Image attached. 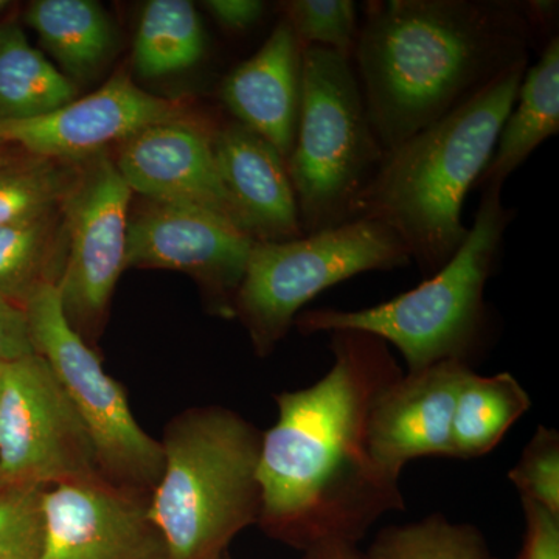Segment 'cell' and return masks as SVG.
<instances>
[{
    "label": "cell",
    "mask_w": 559,
    "mask_h": 559,
    "mask_svg": "<svg viewBox=\"0 0 559 559\" xmlns=\"http://www.w3.org/2000/svg\"><path fill=\"white\" fill-rule=\"evenodd\" d=\"M384 157L353 61L305 47L299 123L286 162L304 235L355 221L356 202Z\"/></svg>",
    "instance_id": "8992f818"
},
{
    "label": "cell",
    "mask_w": 559,
    "mask_h": 559,
    "mask_svg": "<svg viewBox=\"0 0 559 559\" xmlns=\"http://www.w3.org/2000/svg\"><path fill=\"white\" fill-rule=\"evenodd\" d=\"M79 412L40 355L7 364L0 382V488L102 476Z\"/></svg>",
    "instance_id": "9c48e42d"
},
{
    "label": "cell",
    "mask_w": 559,
    "mask_h": 559,
    "mask_svg": "<svg viewBox=\"0 0 559 559\" xmlns=\"http://www.w3.org/2000/svg\"><path fill=\"white\" fill-rule=\"evenodd\" d=\"M79 171L44 157L0 168V227L60 207Z\"/></svg>",
    "instance_id": "d4e9b609"
},
{
    "label": "cell",
    "mask_w": 559,
    "mask_h": 559,
    "mask_svg": "<svg viewBox=\"0 0 559 559\" xmlns=\"http://www.w3.org/2000/svg\"><path fill=\"white\" fill-rule=\"evenodd\" d=\"M210 559H216V557L215 558H210Z\"/></svg>",
    "instance_id": "d590c367"
},
{
    "label": "cell",
    "mask_w": 559,
    "mask_h": 559,
    "mask_svg": "<svg viewBox=\"0 0 559 559\" xmlns=\"http://www.w3.org/2000/svg\"><path fill=\"white\" fill-rule=\"evenodd\" d=\"M366 559H488L479 530L441 514L382 530Z\"/></svg>",
    "instance_id": "cb8c5ba5"
},
{
    "label": "cell",
    "mask_w": 559,
    "mask_h": 559,
    "mask_svg": "<svg viewBox=\"0 0 559 559\" xmlns=\"http://www.w3.org/2000/svg\"><path fill=\"white\" fill-rule=\"evenodd\" d=\"M24 310L36 352L79 412L103 473L128 487H156L164 468L162 444L140 428L124 390L70 325L57 283L40 285L25 301Z\"/></svg>",
    "instance_id": "ba28073f"
},
{
    "label": "cell",
    "mask_w": 559,
    "mask_h": 559,
    "mask_svg": "<svg viewBox=\"0 0 559 559\" xmlns=\"http://www.w3.org/2000/svg\"><path fill=\"white\" fill-rule=\"evenodd\" d=\"M207 36L197 7L187 0H151L134 39L135 72L162 79L194 68L205 57Z\"/></svg>",
    "instance_id": "7402d4cb"
},
{
    "label": "cell",
    "mask_w": 559,
    "mask_h": 559,
    "mask_svg": "<svg viewBox=\"0 0 559 559\" xmlns=\"http://www.w3.org/2000/svg\"><path fill=\"white\" fill-rule=\"evenodd\" d=\"M521 500L538 503L559 518V433L539 426L509 474Z\"/></svg>",
    "instance_id": "4316f807"
},
{
    "label": "cell",
    "mask_w": 559,
    "mask_h": 559,
    "mask_svg": "<svg viewBox=\"0 0 559 559\" xmlns=\"http://www.w3.org/2000/svg\"><path fill=\"white\" fill-rule=\"evenodd\" d=\"M43 488H0V559H39Z\"/></svg>",
    "instance_id": "83f0119b"
},
{
    "label": "cell",
    "mask_w": 559,
    "mask_h": 559,
    "mask_svg": "<svg viewBox=\"0 0 559 559\" xmlns=\"http://www.w3.org/2000/svg\"><path fill=\"white\" fill-rule=\"evenodd\" d=\"M260 432L226 407L187 411L165 430L148 516L170 559H210L260 520Z\"/></svg>",
    "instance_id": "277c9868"
},
{
    "label": "cell",
    "mask_w": 559,
    "mask_h": 559,
    "mask_svg": "<svg viewBox=\"0 0 559 559\" xmlns=\"http://www.w3.org/2000/svg\"><path fill=\"white\" fill-rule=\"evenodd\" d=\"M516 210L502 202V189L481 190L468 237L454 259L417 288L364 310H310L297 316L301 334L353 330L393 345L406 373L447 360L468 364L489 333L485 288L498 266L503 238Z\"/></svg>",
    "instance_id": "5b68a950"
},
{
    "label": "cell",
    "mask_w": 559,
    "mask_h": 559,
    "mask_svg": "<svg viewBox=\"0 0 559 559\" xmlns=\"http://www.w3.org/2000/svg\"><path fill=\"white\" fill-rule=\"evenodd\" d=\"M353 68L384 153H392L528 64L536 39L521 0H370Z\"/></svg>",
    "instance_id": "7a4b0ae2"
},
{
    "label": "cell",
    "mask_w": 559,
    "mask_h": 559,
    "mask_svg": "<svg viewBox=\"0 0 559 559\" xmlns=\"http://www.w3.org/2000/svg\"><path fill=\"white\" fill-rule=\"evenodd\" d=\"M221 179L255 241L304 237L296 194L282 154L235 119L210 124Z\"/></svg>",
    "instance_id": "2e32d148"
},
{
    "label": "cell",
    "mask_w": 559,
    "mask_h": 559,
    "mask_svg": "<svg viewBox=\"0 0 559 559\" xmlns=\"http://www.w3.org/2000/svg\"><path fill=\"white\" fill-rule=\"evenodd\" d=\"M412 263L409 250L384 224L355 219L288 241H255L234 304L257 353L270 355L301 308L323 290L373 271Z\"/></svg>",
    "instance_id": "52a82bcc"
},
{
    "label": "cell",
    "mask_w": 559,
    "mask_h": 559,
    "mask_svg": "<svg viewBox=\"0 0 559 559\" xmlns=\"http://www.w3.org/2000/svg\"><path fill=\"white\" fill-rule=\"evenodd\" d=\"M114 164L132 193L215 213L250 235L221 179L207 121L176 120L145 128L121 145Z\"/></svg>",
    "instance_id": "5bb4252c"
},
{
    "label": "cell",
    "mask_w": 559,
    "mask_h": 559,
    "mask_svg": "<svg viewBox=\"0 0 559 559\" xmlns=\"http://www.w3.org/2000/svg\"><path fill=\"white\" fill-rule=\"evenodd\" d=\"M559 131V38L527 69L516 102L499 132L495 153L474 189H502L507 179Z\"/></svg>",
    "instance_id": "ac0fdd59"
},
{
    "label": "cell",
    "mask_w": 559,
    "mask_h": 559,
    "mask_svg": "<svg viewBox=\"0 0 559 559\" xmlns=\"http://www.w3.org/2000/svg\"><path fill=\"white\" fill-rule=\"evenodd\" d=\"M132 191L106 154L84 162L62 201L66 252L57 286L62 310L81 336L94 330L127 270Z\"/></svg>",
    "instance_id": "30bf717a"
},
{
    "label": "cell",
    "mask_w": 559,
    "mask_h": 559,
    "mask_svg": "<svg viewBox=\"0 0 559 559\" xmlns=\"http://www.w3.org/2000/svg\"><path fill=\"white\" fill-rule=\"evenodd\" d=\"M39 559H170L148 506L105 477L43 491Z\"/></svg>",
    "instance_id": "4fadbf2b"
},
{
    "label": "cell",
    "mask_w": 559,
    "mask_h": 559,
    "mask_svg": "<svg viewBox=\"0 0 559 559\" xmlns=\"http://www.w3.org/2000/svg\"><path fill=\"white\" fill-rule=\"evenodd\" d=\"M530 406L528 393L510 373L481 377L469 370L452 417L454 459L481 457L495 450Z\"/></svg>",
    "instance_id": "44dd1931"
},
{
    "label": "cell",
    "mask_w": 559,
    "mask_h": 559,
    "mask_svg": "<svg viewBox=\"0 0 559 559\" xmlns=\"http://www.w3.org/2000/svg\"><path fill=\"white\" fill-rule=\"evenodd\" d=\"M25 21L69 80L92 79L116 46L109 16L94 0H36Z\"/></svg>",
    "instance_id": "d6986e66"
},
{
    "label": "cell",
    "mask_w": 559,
    "mask_h": 559,
    "mask_svg": "<svg viewBox=\"0 0 559 559\" xmlns=\"http://www.w3.org/2000/svg\"><path fill=\"white\" fill-rule=\"evenodd\" d=\"M469 370L468 364L447 360L417 373L404 371L382 390L367 428V448L378 468L400 480L411 460L454 457L452 417Z\"/></svg>",
    "instance_id": "9a60e30c"
},
{
    "label": "cell",
    "mask_w": 559,
    "mask_h": 559,
    "mask_svg": "<svg viewBox=\"0 0 559 559\" xmlns=\"http://www.w3.org/2000/svg\"><path fill=\"white\" fill-rule=\"evenodd\" d=\"M528 64L516 66L476 97L385 154L355 205V219L395 231L426 278L447 266L469 227L466 197L487 168Z\"/></svg>",
    "instance_id": "3957f363"
},
{
    "label": "cell",
    "mask_w": 559,
    "mask_h": 559,
    "mask_svg": "<svg viewBox=\"0 0 559 559\" xmlns=\"http://www.w3.org/2000/svg\"><path fill=\"white\" fill-rule=\"evenodd\" d=\"M75 98L72 80L28 43L16 22L0 24V121L46 116Z\"/></svg>",
    "instance_id": "ffe728a7"
},
{
    "label": "cell",
    "mask_w": 559,
    "mask_h": 559,
    "mask_svg": "<svg viewBox=\"0 0 559 559\" xmlns=\"http://www.w3.org/2000/svg\"><path fill=\"white\" fill-rule=\"evenodd\" d=\"M330 334L329 373L275 396L277 423L261 440L260 521L308 549L355 544L382 514L406 509L400 480L378 468L367 448L371 406L404 371L380 337Z\"/></svg>",
    "instance_id": "6da1fadb"
},
{
    "label": "cell",
    "mask_w": 559,
    "mask_h": 559,
    "mask_svg": "<svg viewBox=\"0 0 559 559\" xmlns=\"http://www.w3.org/2000/svg\"><path fill=\"white\" fill-rule=\"evenodd\" d=\"M253 240L215 213L148 201L128 219L127 270L180 271L234 314Z\"/></svg>",
    "instance_id": "8fae6325"
},
{
    "label": "cell",
    "mask_w": 559,
    "mask_h": 559,
    "mask_svg": "<svg viewBox=\"0 0 559 559\" xmlns=\"http://www.w3.org/2000/svg\"><path fill=\"white\" fill-rule=\"evenodd\" d=\"M38 355L31 322L22 305L0 294V362H14Z\"/></svg>",
    "instance_id": "f1b7e54d"
},
{
    "label": "cell",
    "mask_w": 559,
    "mask_h": 559,
    "mask_svg": "<svg viewBox=\"0 0 559 559\" xmlns=\"http://www.w3.org/2000/svg\"><path fill=\"white\" fill-rule=\"evenodd\" d=\"M305 559H366L360 557L355 546L342 540H326V543L316 544L308 549Z\"/></svg>",
    "instance_id": "1f68e13d"
},
{
    "label": "cell",
    "mask_w": 559,
    "mask_h": 559,
    "mask_svg": "<svg viewBox=\"0 0 559 559\" xmlns=\"http://www.w3.org/2000/svg\"><path fill=\"white\" fill-rule=\"evenodd\" d=\"M7 164H9V160H7L5 154H3L2 148H0V168L5 167Z\"/></svg>",
    "instance_id": "d6a6232c"
},
{
    "label": "cell",
    "mask_w": 559,
    "mask_h": 559,
    "mask_svg": "<svg viewBox=\"0 0 559 559\" xmlns=\"http://www.w3.org/2000/svg\"><path fill=\"white\" fill-rule=\"evenodd\" d=\"M5 7H7V2H2V0H0V11L5 9Z\"/></svg>",
    "instance_id": "e575fe53"
},
{
    "label": "cell",
    "mask_w": 559,
    "mask_h": 559,
    "mask_svg": "<svg viewBox=\"0 0 559 559\" xmlns=\"http://www.w3.org/2000/svg\"><path fill=\"white\" fill-rule=\"evenodd\" d=\"M187 120L186 106L143 91L117 73L86 97L51 110L46 116L0 121V145L13 143L35 157L86 162L114 143L128 142L153 124Z\"/></svg>",
    "instance_id": "7c38bea8"
},
{
    "label": "cell",
    "mask_w": 559,
    "mask_h": 559,
    "mask_svg": "<svg viewBox=\"0 0 559 559\" xmlns=\"http://www.w3.org/2000/svg\"><path fill=\"white\" fill-rule=\"evenodd\" d=\"M64 240L62 207L0 227V294L24 307L44 283H57L58 242Z\"/></svg>",
    "instance_id": "603a6c76"
},
{
    "label": "cell",
    "mask_w": 559,
    "mask_h": 559,
    "mask_svg": "<svg viewBox=\"0 0 559 559\" xmlns=\"http://www.w3.org/2000/svg\"><path fill=\"white\" fill-rule=\"evenodd\" d=\"M282 9L304 49L323 47L352 60L359 28L352 0H289Z\"/></svg>",
    "instance_id": "484cf974"
},
{
    "label": "cell",
    "mask_w": 559,
    "mask_h": 559,
    "mask_svg": "<svg viewBox=\"0 0 559 559\" xmlns=\"http://www.w3.org/2000/svg\"><path fill=\"white\" fill-rule=\"evenodd\" d=\"M527 536L522 559H559V518L538 503L522 500Z\"/></svg>",
    "instance_id": "f546056e"
},
{
    "label": "cell",
    "mask_w": 559,
    "mask_h": 559,
    "mask_svg": "<svg viewBox=\"0 0 559 559\" xmlns=\"http://www.w3.org/2000/svg\"><path fill=\"white\" fill-rule=\"evenodd\" d=\"M7 364L0 362V382H2L3 371H5Z\"/></svg>",
    "instance_id": "836d02e7"
},
{
    "label": "cell",
    "mask_w": 559,
    "mask_h": 559,
    "mask_svg": "<svg viewBox=\"0 0 559 559\" xmlns=\"http://www.w3.org/2000/svg\"><path fill=\"white\" fill-rule=\"evenodd\" d=\"M301 55L304 47L282 17L260 50L231 70L221 86L231 117L267 140L286 162L299 123Z\"/></svg>",
    "instance_id": "e0dca14e"
},
{
    "label": "cell",
    "mask_w": 559,
    "mask_h": 559,
    "mask_svg": "<svg viewBox=\"0 0 559 559\" xmlns=\"http://www.w3.org/2000/svg\"><path fill=\"white\" fill-rule=\"evenodd\" d=\"M202 7L224 31L230 33L250 31L266 11V3L260 0H207L202 2Z\"/></svg>",
    "instance_id": "4dcf8cb0"
}]
</instances>
